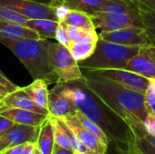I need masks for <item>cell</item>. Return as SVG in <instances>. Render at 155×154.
Wrapping results in <instances>:
<instances>
[{
  "label": "cell",
  "instance_id": "cell-1",
  "mask_svg": "<svg viewBox=\"0 0 155 154\" xmlns=\"http://www.w3.org/2000/svg\"><path fill=\"white\" fill-rule=\"evenodd\" d=\"M83 79L67 84L64 83L65 93L73 100L79 112L95 123L104 132L110 142L115 143L118 149L125 150L135 139L132 128L90 90Z\"/></svg>",
  "mask_w": 155,
  "mask_h": 154
},
{
  "label": "cell",
  "instance_id": "cell-2",
  "mask_svg": "<svg viewBox=\"0 0 155 154\" xmlns=\"http://www.w3.org/2000/svg\"><path fill=\"white\" fill-rule=\"evenodd\" d=\"M83 80L90 90L129 124L134 135L146 133L144 121L148 111L143 93L104 78L84 74Z\"/></svg>",
  "mask_w": 155,
  "mask_h": 154
},
{
  "label": "cell",
  "instance_id": "cell-3",
  "mask_svg": "<svg viewBox=\"0 0 155 154\" xmlns=\"http://www.w3.org/2000/svg\"><path fill=\"white\" fill-rule=\"evenodd\" d=\"M21 61L34 80L43 79L48 84L57 83L50 61L47 39L6 40L2 42Z\"/></svg>",
  "mask_w": 155,
  "mask_h": 154
},
{
  "label": "cell",
  "instance_id": "cell-4",
  "mask_svg": "<svg viewBox=\"0 0 155 154\" xmlns=\"http://www.w3.org/2000/svg\"><path fill=\"white\" fill-rule=\"evenodd\" d=\"M141 46H128L99 38L94 54L79 62L84 70L125 68L129 61L135 56Z\"/></svg>",
  "mask_w": 155,
  "mask_h": 154
},
{
  "label": "cell",
  "instance_id": "cell-5",
  "mask_svg": "<svg viewBox=\"0 0 155 154\" xmlns=\"http://www.w3.org/2000/svg\"><path fill=\"white\" fill-rule=\"evenodd\" d=\"M49 54L51 66L57 78V83L67 84L84 78L79 63L74 58L68 47L59 43H51Z\"/></svg>",
  "mask_w": 155,
  "mask_h": 154
},
{
  "label": "cell",
  "instance_id": "cell-6",
  "mask_svg": "<svg viewBox=\"0 0 155 154\" xmlns=\"http://www.w3.org/2000/svg\"><path fill=\"white\" fill-rule=\"evenodd\" d=\"M84 75H90L99 78L111 80L125 88L145 93L150 79L124 68H110V69H95L84 70Z\"/></svg>",
  "mask_w": 155,
  "mask_h": 154
},
{
  "label": "cell",
  "instance_id": "cell-7",
  "mask_svg": "<svg viewBox=\"0 0 155 154\" xmlns=\"http://www.w3.org/2000/svg\"><path fill=\"white\" fill-rule=\"evenodd\" d=\"M99 38L128 46H146L154 44L153 40L144 27L129 26L114 31L100 32Z\"/></svg>",
  "mask_w": 155,
  "mask_h": 154
},
{
  "label": "cell",
  "instance_id": "cell-8",
  "mask_svg": "<svg viewBox=\"0 0 155 154\" xmlns=\"http://www.w3.org/2000/svg\"><path fill=\"white\" fill-rule=\"evenodd\" d=\"M0 5L9 7L28 19H51L58 21L55 6L32 0H0Z\"/></svg>",
  "mask_w": 155,
  "mask_h": 154
},
{
  "label": "cell",
  "instance_id": "cell-9",
  "mask_svg": "<svg viewBox=\"0 0 155 154\" xmlns=\"http://www.w3.org/2000/svg\"><path fill=\"white\" fill-rule=\"evenodd\" d=\"M77 111L74 103L64 90V83H56L55 86L49 91V115L59 119H64L74 116Z\"/></svg>",
  "mask_w": 155,
  "mask_h": 154
},
{
  "label": "cell",
  "instance_id": "cell-10",
  "mask_svg": "<svg viewBox=\"0 0 155 154\" xmlns=\"http://www.w3.org/2000/svg\"><path fill=\"white\" fill-rule=\"evenodd\" d=\"M40 126H31L15 123L2 135H0V152L9 148L25 144L31 142H36Z\"/></svg>",
  "mask_w": 155,
  "mask_h": 154
},
{
  "label": "cell",
  "instance_id": "cell-11",
  "mask_svg": "<svg viewBox=\"0 0 155 154\" xmlns=\"http://www.w3.org/2000/svg\"><path fill=\"white\" fill-rule=\"evenodd\" d=\"M148 79H155V44L142 46L125 68Z\"/></svg>",
  "mask_w": 155,
  "mask_h": 154
},
{
  "label": "cell",
  "instance_id": "cell-12",
  "mask_svg": "<svg viewBox=\"0 0 155 154\" xmlns=\"http://www.w3.org/2000/svg\"><path fill=\"white\" fill-rule=\"evenodd\" d=\"M65 124L71 129L74 134L80 140V142L85 145L94 154H105L107 152L108 145L103 143V141L96 136L94 133L84 128L77 118L70 116L64 119H62Z\"/></svg>",
  "mask_w": 155,
  "mask_h": 154
},
{
  "label": "cell",
  "instance_id": "cell-13",
  "mask_svg": "<svg viewBox=\"0 0 155 154\" xmlns=\"http://www.w3.org/2000/svg\"><path fill=\"white\" fill-rule=\"evenodd\" d=\"M0 107L3 108H18L35 112L41 114L49 115L48 110L39 107L24 91L23 87H18L15 91L9 93L0 102Z\"/></svg>",
  "mask_w": 155,
  "mask_h": 154
},
{
  "label": "cell",
  "instance_id": "cell-14",
  "mask_svg": "<svg viewBox=\"0 0 155 154\" xmlns=\"http://www.w3.org/2000/svg\"><path fill=\"white\" fill-rule=\"evenodd\" d=\"M98 40L99 34H97L96 29L88 31L80 40L72 43L68 46V48L72 53L74 58L79 63L87 59L94 54Z\"/></svg>",
  "mask_w": 155,
  "mask_h": 154
},
{
  "label": "cell",
  "instance_id": "cell-15",
  "mask_svg": "<svg viewBox=\"0 0 155 154\" xmlns=\"http://www.w3.org/2000/svg\"><path fill=\"white\" fill-rule=\"evenodd\" d=\"M0 115L6 117L15 123L41 126V124L47 119L49 115L37 113L35 112L18 109V108H3L0 107Z\"/></svg>",
  "mask_w": 155,
  "mask_h": 154
},
{
  "label": "cell",
  "instance_id": "cell-16",
  "mask_svg": "<svg viewBox=\"0 0 155 154\" xmlns=\"http://www.w3.org/2000/svg\"><path fill=\"white\" fill-rule=\"evenodd\" d=\"M23 39H41V37L28 27L0 21V43L6 40Z\"/></svg>",
  "mask_w": 155,
  "mask_h": 154
},
{
  "label": "cell",
  "instance_id": "cell-17",
  "mask_svg": "<svg viewBox=\"0 0 155 154\" xmlns=\"http://www.w3.org/2000/svg\"><path fill=\"white\" fill-rule=\"evenodd\" d=\"M35 143H36V148L41 153L53 154L55 143H54V126L50 115L41 124Z\"/></svg>",
  "mask_w": 155,
  "mask_h": 154
},
{
  "label": "cell",
  "instance_id": "cell-18",
  "mask_svg": "<svg viewBox=\"0 0 155 154\" xmlns=\"http://www.w3.org/2000/svg\"><path fill=\"white\" fill-rule=\"evenodd\" d=\"M29 97L41 108L48 110V84L43 79H35L27 86L23 87Z\"/></svg>",
  "mask_w": 155,
  "mask_h": 154
},
{
  "label": "cell",
  "instance_id": "cell-19",
  "mask_svg": "<svg viewBox=\"0 0 155 154\" xmlns=\"http://www.w3.org/2000/svg\"><path fill=\"white\" fill-rule=\"evenodd\" d=\"M59 21L51 19H28L24 26L36 32L41 39L54 38Z\"/></svg>",
  "mask_w": 155,
  "mask_h": 154
},
{
  "label": "cell",
  "instance_id": "cell-20",
  "mask_svg": "<svg viewBox=\"0 0 155 154\" xmlns=\"http://www.w3.org/2000/svg\"><path fill=\"white\" fill-rule=\"evenodd\" d=\"M62 22H64L70 25L75 26L84 31L95 30L92 16L79 10L71 9L66 17L64 18V20Z\"/></svg>",
  "mask_w": 155,
  "mask_h": 154
},
{
  "label": "cell",
  "instance_id": "cell-21",
  "mask_svg": "<svg viewBox=\"0 0 155 154\" xmlns=\"http://www.w3.org/2000/svg\"><path fill=\"white\" fill-rule=\"evenodd\" d=\"M71 9L84 12L91 16L101 12L106 0H62Z\"/></svg>",
  "mask_w": 155,
  "mask_h": 154
},
{
  "label": "cell",
  "instance_id": "cell-22",
  "mask_svg": "<svg viewBox=\"0 0 155 154\" xmlns=\"http://www.w3.org/2000/svg\"><path fill=\"white\" fill-rule=\"evenodd\" d=\"M92 18L95 29H99L100 32H109L124 27H128L119 19L102 13H98L95 15H93Z\"/></svg>",
  "mask_w": 155,
  "mask_h": 154
},
{
  "label": "cell",
  "instance_id": "cell-23",
  "mask_svg": "<svg viewBox=\"0 0 155 154\" xmlns=\"http://www.w3.org/2000/svg\"><path fill=\"white\" fill-rule=\"evenodd\" d=\"M137 6L143 27L152 36L155 44V11L143 5L137 0H132Z\"/></svg>",
  "mask_w": 155,
  "mask_h": 154
},
{
  "label": "cell",
  "instance_id": "cell-24",
  "mask_svg": "<svg viewBox=\"0 0 155 154\" xmlns=\"http://www.w3.org/2000/svg\"><path fill=\"white\" fill-rule=\"evenodd\" d=\"M74 116L77 118V120L80 122V123L84 127V128H86L87 130H89L90 132H92L93 133H94L96 136H98L102 141H103V143H104L105 144H109V143H110V141H109V139H108V137H107V135L104 133V132L95 123H94L92 120H90L88 117H86L84 114H83L81 112H79V111H77L76 112V113L74 114Z\"/></svg>",
  "mask_w": 155,
  "mask_h": 154
},
{
  "label": "cell",
  "instance_id": "cell-25",
  "mask_svg": "<svg viewBox=\"0 0 155 154\" xmlns=\"http://www.w3.org/2000/svg\"><path fill=\"white\" fill-rule=\"evenodd\" d=\"M28 18L22 15L21 14L15 12V10L0 5V21L14 25H25Z\"/></svg>",
  "mask_w": 155,
  "mask_h": 154
},
{
  "label": "cell",
  "instance_id": "cell-26",
  "mask_svg": "<svg viewBox=\"0 0 155 154\" xmlns=\"http://www.w3.org/2000/svg\"><path fill=\"white\" fill-rule=\"evenodd\" d=\"M64 25V27L66 29V32H67V35H68V38H69V41H70V44L72 43H74L78 40H80L86 32L88 31H84V30H81L75 26H73V25H70L64 22H63ZM69 44V45H70Z\"/></svg>",
  "mask_w": 155,
  "mask_h": 154
},
{
  "label": "cell",
  "instance_id": "cell-27",
  "mask_svg": "<svg viewBox=\"0 0 155 154\" xmlns=\"http://www.w3.org/2000/svg\"><path fill=\"white\" fill-rule=\"evenodd\" d=\"M55 39L57 40V43L68 47L70 44V41L67 35L66 29L64 27V25L63 22H59L58 27L56 29V34H55Z\"/></svg>",
  "mask_w": 155,
  "mask_h": 154
},
{
  "label": "cell",
  "instance_id": "cell-28",
  "mask_svg": "<svg viewBox=\"0 0 155 154\" xmlns=\"http://www.w3.org/2000/svg\"><path fill=\"white\" fill-rule=\"evenodd\" d=\"M135 136V143L137 147L141 150L143 154H155V148H153L143 137L134 135Z\"/></svg>",
  "mask_w": 155,
  "mask_h": 154
},
{
  "label": "cell",
  "instance_id": "cell-29",
  "mask_svg": "<svg viewBox=\"0 0 155 154\" xmlns=\"http://www.w3.org/2000/svg\"><path fill=\"white\" fill-rule=\"evenodd\" d=\"M144 100L146 105L155 104V79H150L147 90L144 93Z\"/></svg>",
  "mask_w": 155,
  "mask_h": 154
},
{
  "label": "cell",
  "instance_id": "cell-30",
  "mask_svg": "<svg viewBox=\"0 0 155 154\" xmlns=\"http://www.w3.org/2000/svg\"><path fill=\"white\" fill-rule=\"evenodd\" d=\"M144 129L147 133L155 136V115L148 112V114L144 121Z\"/></svg>",
  "mask_w": 155,
  "mask_h": 154
},
{
  "label": "cell",
  "instance_id": "cell-31",
  "mask_svg": "<svg viewBox=\"0 0 155 154\" xmlns=\"http://www.w3.org/2000/svg\"><path fill=\"white\" fill-rule=\"evenodd\" d=\"M70 10H71V8L64 4H60V5H56L55 6V12H56L58 21L59 22L64 21V18L66 17V15H68V13L70 12Z\"/></svg>",
  "mask_w": 155,
  "mask_h": 154
},
{
  "label": "cell",
  "instance_id": "cell-32",
  "mask_svg": "<svg viewBox=\"0 0 155 154\" xmlns=\"http://www.w3.org/2000/svg\"><path fill=\"white\" fill-rule=\"evenodd\" d=\"M0 84H2L5 88H6V90L9 93H12L18 88V86L13 84L1 71H0Z\"/></svg>",
  "mask_w": 155,
  "mask_h": 154
},
{
  "label": "cell",
  "instance_id": "cell-33",
  "mask_svg": "<svg viewBox=\"0 0 155 154\" xmlns=\"http://www.w3.org/2000/svg\"><path fill=\"white\" fill-rule=\"evenodd\" d=\"M15 123L10 119L0 115V135H2L6 130H8L11 126H13Z\"/></svg>",
  "mask_w": 155,
  "mask_h": 154
},
{
  "label": "cell",
  "instance_id": "cell-34",
  "mask_svg": "<svg viewBox=\"0 0 155 154\" xmlns=\"http://www.w3.org/2000/svg\"><path fill=\"white\" fill-rule=\"evenodd\" d=\"M118 151H120L121 152H123L124 154H143V152H141V150L137 147V145L135 143V141H134L133 143H131L127 146V148L125 150L118 149Z\"/></svg>",
  "mask_w": 155,
  "mask_h": 154
},
{
  "label": "cell",
  "instance_id": "cell-35",
  "mask_svg": "<svg viewBox=\"0 0 155 154\" xmlns=\"http://www.w3.org/2000/svg\"><path fill=\"white\" fill-rule=\"evenodd\" d=\"M35 149H36V143H35V142L27 143H25L24 150L21 154H34Z\"/></svg>",
  "mask_w": 155,
  "mask_h": 154
},
{
  "label": "cell",
  "instance_id": "cell-36",
  "mask_svg": "<svg viewBox=\"0 0 155 154\" xmlns=\"http://www.w3.org/2000/svg\"><path fill=\"white\" fill-rule=\"evenodd\" d=\"M25 145V144H20V145L15 146V147H12V148H9V149L4 151V152H5L6 154H21L23 150H24Z\"/></svg>",
  "mask_w": 155,
  "mask_h": 154
},
{
  "label": "cell",
  "instance_id": "cell-37",
  "mask_svg": "<svg viewBox=\"0 0 155 154\" xmlns=\"http://www.w3.org/2000/svg\"><path fill=\"white\" fill-rule=\"evenodd\" d=\"M53 154H75L74 150H67L63 147H60L57 144H54Z\"/></svg>",
  "mask_w": 155,
  "mask_h": 154
},
{
  "label": "cell",
  "instance_id": "cell-38",
  "mask_svg": "<svg viewBox=\"0 0 155 154\" xmlns=\"http://www.w3.org/2000/svg\"><path fill=\"white\" fill-rule=\"evenodd\" d=\"M135 135H138V136H142V137H143L153 148H155V136H152V135H150L149 133H142V134H135Z\"/></svg>",
  "mask_w": 155,
  "mask_h": 154
},
{
  "label": "cell",
  "instance_id": "cell-39",
  "mask_svg": "<svg viewBox=\"0 0 155 154\" xmlns=\"http://www.w3.org/2000/svg\"><path fill=\"white\" fill-rule=\"evenodd\" d=\"M32 1L39 2V3L49 5H53V6H56V5H58L60 4H63L61 0H32Z\"/></svg>",
  "mask_w": 155,
  "mask_h": 154
},
{
  "label": "cell",
  "instance_id": "cell-40",
  "mask_svg": "<svg viewBox=\"0 0 155 154\" xmlns=\"http://www.w3.org/2000/svg\"><path fill=\"white\" fill-rule=\"evenodd\" d=\"M137 1L140 2L141 4H143V5L155 11V0H137Z\"/></svg>",
  "mask_w": 155,
  "mask_h": 154
},
{
  "label": "cell",
  "instance_id": "cell-41",
  "mask_svg": "<svg viewBox=\"0 0 155 154\" xmlns=\"http://www.w3.org/2000/svg\"><path fill=\"white\" fill-rule=\"evenodd\" d=\"M8 93L9 92L6 90V88H5L2 84H0V100H3Z\"/></svg>",
  "mask_w": 155,
  "mask_h": 154
},
{
  "label": "cell",
  "instance_id": "cell-42",
  "mask_svg": "<svg viewBox=\"0 0 155 154\" xmlns=\"http://www.w3.org/2000/svg\"><path fill=\"white\" fill-rule=\"evenodd\" d=\"M146 108H147V111L149 113H152L153 114L155 115V104H153V105H146Z\"/></svg>",
  "mask_w": 155,
  "mask_h": 154
},
{
  "label": "cell",
  "instance_id": "cell-43",
  "mask_svg": "<svg viewBox=\"0 0 155 154\" xmlns=\"http://www.w3.org/2000/svg\"><path fill=\"white\" fill-rule=\"evenodd\" d=\"M34 154H42V153H41V152H40L38 151V149L36 148V149H35V153H34Z\"/></svg>",
  "mask_w": 155,
  "mask_h": 154
},
{
  "label": "cell",
  "instance_id": "cell-44",
  "mask_svg": "<svg viewBox=\"0 0 155 154\" xmlns=\"http://www.w3.org/2000/svg\"><path fill=\"white\" fill-rule=\"evenodd\" d=\"M75 154H88V153H84V152H74Z\"/></svg>",
  "mask_w": 155,
  "mask_h": 154
},
{
  "label": "cell",
  "instance_id": "cell-45",
  "mask_svg": "<svg viewBox=\"0 0 155 154\" xmlns=\"http://www.w3.org/2000/svg\"><path fill=\"white\" fill-rule=\"evenodd\" d=\"M0 154H6L5 152H0Z\"/></svg>",
  "mask_w": 155,
  "mask_h": 154
},
{
  "label": "cell",
  "instance_id": "cell-46",
  "mask_svg": "<svg viewBox=\"0 0 155 154\" xmlns=\"http://www.w3.org/2000/svg\"><path fill=\"white\" fill-rule=\"evenodd\" d=\"M119 152H120V153H121V154H124V153H123V152H120V151H119Z\"/></svg>",
  "mask_w": 155,
  "mask_h": 154
},
{
  "label": "cell",
  "instance_id": "cell-47",
  "mask_svg": "<svg viewBox=\"0 0 155 154\" xmlns=\"http://www.w3.org/2000/svg\"><path fill=\"white\" fill-rule=\"evenodd\" d=\"M61 1H62V0H61ZM62 3H63V2H62Z\"/></svg>",
  "mask_w": 155,
  "mask_h": 154
},
{
  "label": "cell",
  "instance_id": "cell-48",
  "mask_svg": "<svg viewBox=\"0 0 155 154\" xmlns=\"http://www.w3.org/2000/svg\"><path fill=\"white\" fill-rule=\"evenodd\" d=\"M0 102H1V100H0Z\"/></svg>",
  "mask_w": 155,
  "mask_h": 154
},
{
  "label": "cell",
  "instance_id": "cell-49",
  "mask_svg": "<svg viewBox=\"0 0 155 154\" xmlns=\"http://www.w3.org/2000/svg\"></svg>",
  "mask_w": 155,
  "mask_h": 154
}]
</instances>
